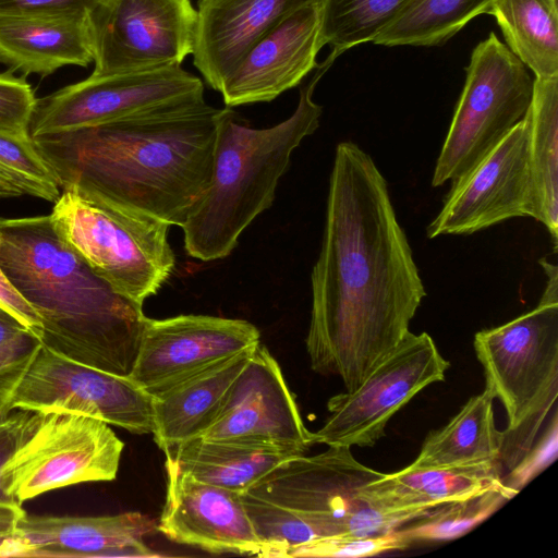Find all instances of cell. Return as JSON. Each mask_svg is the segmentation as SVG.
Returning <instances> with one entry per match:
<instances>
[{"label":"cell","mask_w":558,"mask_h":558,"mask_svg":"<svg viewBox=\"0 0 558 558\" xmlns=\"http://www.w3.org/2000/svg\"><path fill=\"white\" fill-rule=\"evenodd\" d=\"M241 499L260 543L258 557H287L292 548L322 538L319 530L293 510L247 493Z\"/></svg>","instance_id":"cell-31"},{"label":"cell","mask_w":558,"mask_h":558,"mask_svg":"<svg viewBox=\"0 0 558 558\" xmlns=\"http://www.w3.org/2000/svg\"><path fill=\"white\" fill-rule=\"evenodd\" d=\"M166 500L158 531L174 543L211 554L257 556L260 543L241 494L210 485L166 458Z\"/></svg>","instance_id":"cell-17"},{"label":"cell","mask_w":558,"mask_h":558,"mask_svg":"<svg viewBox=\"0 0 558 558\" xmlns=\"http://www.w3.org/2000/svg\"><path fill=\"white\" fill-rule=\"evenodd\" d=\"M204 96L201 78L181 64L94 75L36 100L31 137L120 120L179 100Z\"/></svg>","instance_id":"cell-13"},{"label":"cell","mask_w":558,"mask_h":558,"mask_svg":"<svg viewBox=\"0 0 558 558\" xmlns=\"http://www.w3.org/2000/svg\"><path fill=\"white\" fill-rule=\"evenodd\" d=\"M165 451L181 471L194 478L244 493L272 469L300 453L270 447L196 437Z\"/></svg>","instance_id":"cell-24"},{"label":"cell","mask_w":558,"mask_h":558,"mask_svg":"<svg viewBox=\"0 0 558 558\" xmlns=\"http://www.w3.org/2000/svg\"><path fill=\"white\" fill-rule=\"evenodd\" d=\"M512 496L505 489H490L464 499L439 505L425 515L398 527L413 541L444 542L458 538L495 513Z\"/></svg>","instance_id":"cell-30"},{"label":"cell","mask_w":558,"mask_h":558,"mask_svg":"<svg viewBox=\"0 0 558 558\" xmlns=\"http://www.w3.org/2000/svg\"><path fill=\"white\" fill-rule=\"evenodd\" d=\"M494 397L485 388L469 399L441 428L423 442L411 468L464 466L500 462L505 433L494 417Z\"/></svg>","instance_id":"cell-25"},{"label":"cell","mask_w":558,"mask_h":558,"mask_svg":"<svg viewBox=\"0 0 558 558\" xmlns=\"http://www.w3.org/2000/svg\"><path fill=\"white\" fill-rule=\"evenodd\" d=\"M14 501L0 499V557H12L19 521L25 511Z\"/></svg>","instance_id":"cell-40"},{"label":"cell","mask_w":558,"mask_h":558,"mask_svg":"<svg viewBox=\"0 0 558 558\" xmlns=\"http://www.w3.org/2000/svg\"><path fill=\"white\" fill-rule=\"evenodd\" d=\"M383 474L359 462L351 447L328 446L318 454H300L282 462L244 493L302 514L319 530L322 538L369 536L393 531L428 512L369 502L363 489Z\"/></svg>","instance_id":"cell-7"},{"label":"cell","mask_w":558,"mask_h":558,"mask_svg":"<svg viewBox=\"0 0 558 558\" xmlns=\"http://www.w3.org/2000/svg\"><path fill=\"white\" fill-rule=\"evenodd\" d=\"M0 267L40 318L41 345L130 377L146 316L59 235L49 216L0 217Z\"/></svg>","instance_id":"cell-3"},{"label":"cell","mask_w":558,"mask_h":558,"mask_svg":"<svg viewBox=\"0 0 558 558\" xmlns=\"http://www.w3.org/2000/svg\"><path fill=\"white\" fill-rule=\"evenodd\" d=\"M449 366L427 332L409 331L356 389L328 400L329 415L313 433L314 442L374 446L390 418L424 388L445 380Z\"/></svg>","instance_id":"cell-10"},{"label":"cell","mask_w":558,"mask_h":558,"mask_svg":"<svg viewBox=\"0 0 558 558\" xmlns=\"http://www.w3.org/2000/svg\"><path fill=\"white\" fill-rule=\"evenodd\" d=\"M36 100L24 78L12 71L0 73V130L28 132Z\"/></svg>","instance_id":"cell-35"},{"label":"cell","mask_w":558,"mask_h":558,"mask_svg":"<svg viewBox=\"0 0 558 558\" xmlns=\"http://www.w3.org/2000/svg\"><path fill=\"white\" fill-rule=\"evenodd\" d=\"M40 345L38 338L32 333L22 342L0 352V416L12 410V395Z\"/></svg>","instance_id":"cell-36"},{"label":"cell","mask_w":558,"mask_h":558,"mask_svg":"<svg viewBox=\"0 0 558 558\" xmlns=\"http://www.w3.org/2000/svg\"><path fill=\"white\" fill-rule=\"evenodd\" d=\"M221 110L197 96L32 138L61 192L183 227L210 184Z\"/></svg>","instance_id":"cell-2"},{"label":"cell","mask_w":558,"mask_h":558,"mask_svg":"<svg viewBox=\"0 0 558 558\" xmlns=\"http://www.w3.org/2000/svg\"><path fill=\"white\" fill-rule=\"evenodd\" d=\"M123 441L109 424L74 413H40L4 462L0 487L19 505L58 488L117 477Z\"/></svg>","instance_id":"cell-9"},{"label":"cell","mask_w":558,"mask_h":558,"mask_svg":"<svg viewBox=\"0 0 558 558\" xmlns=\"http://www.w3.org/2000/svg\"><path fill=\"white\" fill-rule=\"evenodd\" d=\"M533 83L522 61L493 32L474 48L436 161L434 187L461 179L524 119Z\"/></svg>","instance_id":"cell-8"},{"label":"cell","mask_w":558,"mask_h":558,"mask_svg":"<svg viewBox=\"0 0 558 558\" xmlns=\"http://www.w3.org/2000/svg\"><path fill=\"white\" fill-rule=\"evenodd\" d=\"M411 0H322L318 46L331 47L335 59L343 51L372 41Z\"/></svg>","instance_id":"cell-29"},{"label":"cell","mask_w":558,"mask_h":558,"mask_svg":"<svg viewBox=\"0 0 558 558\" xmlns=\"http://www.w3.org/2000/svg\"><path fill=\"white\" fill-rule=\"evenodd\" d=\"M260 342L247 320L209 315L146 318L130 378L150 396Z\"/></svg>","instance_id":"cell-16"},{"label":"cell","mask_w":558,"mask_h":558,"mask_svg":"<svg viewBox=\"0 0 558 558\" xmlns=\"http://www.w3.org/2000/svg\"><path fill=\"white\" fill-rule=\"evenodd\" d=\"M11 409L86 415L151 434L153 397L130 377L72 361L40 345L20 379Z\"/></svg>","instance_id":"cell-11"},{"label":"cell","mask_w":558,"mask_h":558,"mask_svg":"<svg viewBox=\"0 0 558 558\" xmlns=\"http://www.w3.org/2000/svg\"><path fill=\"white\" fill-rule=\"evenodd\" d=\"M101 0H0V16L93 10Z\"/></svg>","instance_id":"cell-38"},{"label":"cell","mask_w":558,"mask_h":558,"mask_svg":"<svg viewBox=\"0 0 558 558\" xmlns=\"http://www.w3.org/2000/svg\"><path fill=\"white\" fill-rule=\"evenodd\" d=\"M331 63L327 59L318 65L300 90L294 112L276 125L253 129L231 108L221 110L210 184L182 227L190 256L203 262L227 257L243 231L271 206L293 151L319 126L323 108L312 96Z\"/></svg>","instance_id":"cell-4"},{"label":"cell","mask_w":558,"mask_h":558,"mask_svg":"<svg viewBox=\"0 0 558 558\" xmlns=\"http://www.w3.org/2000/svg\"><path fill=\"white\" fill-rule=\"evenodd\" d=\"M157 522L138 511L100 517L25 515L12 557H159L144 538Z\"/></svg>","instance_id":"cell-19"},{"label":"cell","mask_w":558,"mask_h":558,"mask_svg":"<svg viewBox=\"0 0 558 558\" xmlns=\"http://www.w3.org/2000/svg\"><path fill=\"white\" fill-rule=\"evenodd\" d=\"M191 0H101L89 11L94 75L181 64L192 54Z\"/></svg>","instance_id":"cell-12"},{"label":"cell","mask_w":558,"mask_h":558,"mask_svg":"<svg viewBox=\"0 0 558 558\" xmlns=\"http://www.w3.org/2000/svg\"><path fill=\"white\" fill-rule=\"evenodd\" d=\"M0 307L12 314L37 337L41 327L38 314L10 282L1 267Z\"/></svg>","instance_id":"cell-39"},{"label":"cell","mask_w":558,"mask_h":558,"mask_svg":"<svg viewBox=\"0 0 558 558\" xmlns=\"http://www.w3.org/2000/svg\"><path fill=\"white\" fill-rule=\"evenodd\" d=\"M485 388L505 408L500 463L508 471L530 450L558 397V302L538 305L474 336Z\"/></svg>","instance_id":"cell-5"},{"label":"cell","mask_w":558,"mask_h":558,"mask_svg":"<svg viewBox=\"0 0 558 558\" xmlns=\"http://www.w3.org/2000/svg\"><path fill=\"white\" fill-rule=\"evenodd\" d=\"M502 475L499 461L464 466H407L369 482L363 495L373 505L387 509L429 510L490 489L507 490Z\"/></svg>","instance_id":"cell-23"},{"label":"cell","mask_w":558,"mask_h":558,"mask_svg":"<svg viewBox=\"0 0 558 558\" xmlns=\"http://www.w3.org/2000/svg\"><path fill=\"white\" fill-rule=\"evenodd\" d=\"M199 437L300 454L315 444L278 362L260 342L230 387L215 421Z\"/></svg>","instance_id":"cell-15"},{"label":"cell","mask_w":558,"mask_h":558,"mask_svg":"<svg viewBox=\"0 0 558 558\" xmlns=\"http://www.w3.org/2000/svg\"><path fill=\"white\" fill-rule=\"evenodd\" d=\"M32 333L12 314L0 307V352L22 342Z\"/></svg>","instance_id":"cell-41"},{"label":"cell","mask_w":558,"mask_h":558,"mask_svg":"<svg viewBox=\"0 0 558 558\" xmlns=\"http://www.w3.org/2000/svg\"><path fill=\"white\" fill-rule=\"evenodd\" d=\"M320 3L294 11L250 48L219 90L226 107L271 101L318 68Z\"/></svg>","instance_id":"cell-18"},{"label":"cell","mask_w":558,"mask_h":558,"mask_svg":"<svg viewBox=\"0 0 558 558\" xmlns=\"http://www.w3.org/2000/svg\"><path fill=\"white\" fill-rule=\"evenodd\" d=\"M515 217L535 218L529 111L477 165L453 182L429 239L468 235Z\"/></svg>","instance_id":"cell-14"},{"label":"cell","mask_w":558,"mask_h":558,"mask_svg":"<svg viewBox=\"0 0 558 558\" xmlns=\"http://www.w3.org/2000/svg\"><path fill=\"white\" fill-rule=\"evenodd\" d=\"M39 415L38 412L13 409L0 416V472L4 462L35 428ZM0 499L9 500L1 487Z\"/></svg>","instance_id":"cell-37"},{"label":"cell","mask_w":558,"mask_h":558,"mask_svg":"<svg viewBox=\"0 0 558 558\" xmlns=\"http://www.w3.org/2000/svg\"><path fill=\"white\" fill-rule=\"evenodd\" d=\"M535 219L558 241V76L535 77L529 108Z\"/></svg>","instance_id":"cell-26"},{"label":"cell","mask_w":558,"mask_h":558,"mask_svg":"<svg viewBox=\"0 0 558 558\" xmlns=\"http://www.w3.org/2000/svg\"><path fill=\"white\" fill-rule=\"evenodd\" d=\"M255 348L195 373L154 395L153 436L166 450L202 434L218 415Z\"/></svg>","instance_id":"cell-22"},{"label":"cell","mask_w":558,"mask_h":558,"mask_svg":"<svg viewBox=\"0 0 558 558\" xmlns=\"http://www.w3.org/2000/svg\"><path fill=\"white\" fill-rule=\"evenodd\" d=\"M558 423L557 411L554 410L551 421L542 438L502 475L505 488L514 497L535 476L543 472L557 458Z\"/></svg>","instance_id":"cell-34"},{"label":"cell","mask_w":558,"mask_h":558,"mask_svg":"<svg viewBox=\"0 0 558 558\" xmlns=\"http://www.w3.org/2000/svg\"><path fill=\"white\" fill-rule=\"evenodd\" d=\"M50 217L63 241L98 276L140 305L174 268L170 225L145 211L61 192Z\"/></svg>","instance_id":"cell-6"},{"label":"cell","mask_w":558,"mask_h":558,"mask_svg":"<svg viewBox=\"0 0 558 558\" xmlns=\"http://www.w3.org/2000/svg\"><path fill=\"white\" fill-rule=\"evenodd\" d=\"M493 0H411L373 43L383 46H435L471 20L487 13Z\"/></svg>","instance_id":"cell-28"},{"label":"cell","mask_w":558,"mask_h":558,"mask_svg":"<svg viewBox=\"0 0 558 558\" xmlns=\"http://www.w3.org/2000/svg\"><path fill=\"white\" fill-rule=\"evenodd\" d=\"M0 167L13 177L23 194L49 202L61 195L58 181L29 132L0 130Z\"/></svg>","instance_id":"cell-32"},{"label":"cell","mask_w":558,"mask_h":558,"mask_svg":"<svg viewBox=\"0 0 558 558\" xmlns=\"http://www.w3.org/2000/svg\"><path fill=\"white\" fill-rule=\"evenodd\" d=\"M411 542L398 529L376 535H333L292 548L287 557L360 558L409 547Z\"/></svg>","instance_id":"cell-33"},{"label":"cell","mask_w":558,"mask_h":558,"mask_svg":"<svg viewBox=\"0 0 558 558\" xmlns=\"http://www.w3.org/2000/svg\"><path fill=\"white\" fill-rule=\"evenodd\" d=\"M316 2L322 0H199L193 65L219 92L253 45L288 15Z\"/></svg>","instance_id":"cell-20"},{"label":"cell","mask_w":558,"mask_h":558,"mask_svg":"<svg viewBox=\"0 0 558 558\" xmlns=\"http://www.w3.org/2000/svg\"><path fill=\"white\" fill-rule=\"evenodd\" d=\"M93 60L89 11L0 16V63L12 71L47 76Z\"/></svg>","instance_id":"cell-21"},{"label":"cell","mask_w":558,"mask_h":558,"mask_svg":"<svg viewBox=\"0 0 558 558\" xmlns=\"http://www.w3.org/2000/svg\"><path fill=\"white\" fill-rule=\"evenodd\" d=\"M311 283V367L351 392L407 336L426 295L387 181L352 142L336 147Z\"/></svg>","instance_id":"cell-1"},{"label":"cell","mask_w":558,"mask_h":558,"mask_svg":"<svg viewBox=\"0 0 558 558\" xmlns=\"http://www.w3.org/2000/svg\"><path fill=\"white\" fill-rule=\"evenodd\" d=\"M487 13L535 77L558 76V0H493Z\"/></svg>","instance_id":"cell-27"}]
</instances>
